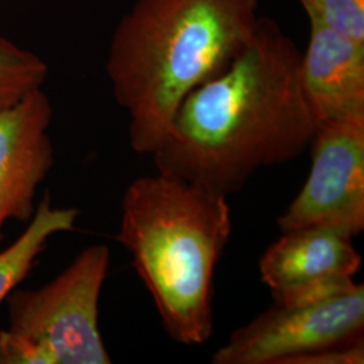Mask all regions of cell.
<instances>
[{"instance_id":"obj_1","label":"cell","mask_w":364,"mask_h":364,"mask_svg":"<svg viewBox=\"0 0 364 364\" xmlns=\"http://www.w3.org/2000/svg\"><path fill=\"white\" fill-rule=\"evenodd\" d=\"M301 53L260 16L232 63L183 99L153 154L156 171L230 196L255 171L297 158L317 127L301 81Z\"/></svg>"},{"instance_id":"obj_2","label":"cell","mask_w":364,"mask_h":364,"mask_svg":"<svg viewBox=\"0 0 364 364\" xmlns=\"http://www.w3.org/2000/svg\"><path fill=\"white\" fill-rule=\"evenodd\" d=\"M258 9L259 0H136L122 16L105 69L136 154L153 156L183 99L242 52Z\"/></svg>"},{"instance_id":"obj_3","label":"cell","mask_w":364,"mask_h":364,"mask_svg":"<svg viewBox=\"0 0 364 364\" xmlns=\"http://www.w3.org/2000/svg\"><path fill=\"white\" fill-rule=\"evenodd\" d=\"M228 196L156 173L131 182L117 242L177 343L203 344L213 331V274L232 232Z\"/></svg>"},{"instance_id":"obj_4","label":"cell","mask_w":364,"mask_h":364,"mask_svg":"<svg viewBox=\"0 0 364 364\" xmlns=\"http://www.w3.org/2000/svg\"><path fill=\"white\" fill-rule=\"evenodd\" d=\"M109 248L92 245L49 284L15 289L6 299L0 364H109L99 326V301Z\"/></svg>"},{"instance_id":"obj_5","label":"cell","mask_w":364,"mask_h":364,"mask_svg":"<svg viewBox=\"0 0 364 364\" xmlns=\"http://www.w3.org/2000/svg\"><path fill=\"white\" fill-rule=\"evenodd\" d=\"M364 285L320 299L275 304L240 326L213 353V364H287L311 352L363 340Z\"/></svg>"},{"instance_id":"obj_6","label":"cell","mask_w":364,"mask_h":364,"mask_svg":"<svg viewBox=\"0 0 364 364\" xmlns=\"http://www.w3.org/2000/svg\"><path fill=\"white\" fill-rule=\"evenodd\" d=\"M306 182L278 218L282 232L328 227L348 236L364 230V115L317 124Z\"/></svg>"},{"instance_id":"obj_7","label":"cell","mask_w":364,"mask_h":364,"mask_svg":"<svg viewBox=\"0 0 364 364\" xmlns=\"http://www.w3.org/2000/svg\"><path fill=\"white\" fill-rule=\"evenodd\" d=\"M362 267L352 237L328 227L282 232L260 258V278L275 304L320 299L350 287Z\"/></svg>"},{"instance_id":"obj_8","label":"cell","mask_w":364,"mask_h":364,"mask_svg":"<svg viewBox=\"0 0 364 364\" xmlns=\"http://www.w3.org/2000/svg\"><path fill=\"white\" fill-rule=\"evenodd\" d=\"M52 103L42 88L0 111V243L10 220L28 223L41 183L54 166Z\"/></svg>"},{"instance_id":"obj_9","label":"cell","mask_w":364,"mask_h":364,"mask_svg":"<svg viewBox=\"0 0 364 364\" xmlns=\"http://www.w3.org/2000/svg\"><path fill=\"white\" fill-rule=\"evenodd\" d=\"M301 81L317 124L364 115V43L311 23Z\"/></svg>"},{"instance_id":"obj_10","label":"cell","mask_w":364,"mask_h":364,"mask_svg":"<svg viewBox=\"0 0 364 364\" xmlns=\"http://www.w3.org/2000/svg\"><path fill=\"white\" fill-rule=\"evenodd\" d=\"M78 216L77 208L53 207L49 192L45 193L23 234L0 250V304L26 279L53 235L73 231Z\"/></svg>"},{"instance_id":"obj_11","label":"cell","mask_w":364,"mask_h":364,"mask_svg":"<svg viewBox=\"0 0 364 364\" xmlns=\"http://www.w3.org/2000/svg\"><path fill=\"white\" fill-rule=\"evenodd\" d=\"M49 73L37 55L0 36V111L42 88Z\"/></svg>"},{"instance_id":"obj_12","label":"cell","mask_w":364,"mask_h":364,"mask_svg":"<svg viewBox=\"0 0 364 364\" xmlns=\"http://www.w3.org/2000/svg\"><path fill=\"white\" fill-rule=\"evenodd\" d=\"M309 22L364 43V0H299Z\"/></svg>"}]
</instances>
